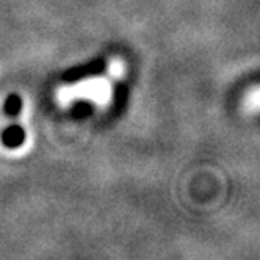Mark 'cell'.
I'll use <instances>...</instances> for the list:
<instances>
[{
    "label": "cell",
    "mask_w": 260,
    "mask_h": 260,
    "mask_svg": "<svg viewBox=\"0 0 260 260\" xmlns=\"http://www.w3.org/2000/svg\"><path fill=\"white\" fill-rule=\"evenodd\" d=\"M107 63L104 58H96V60H91L86 64H79V66H74L71 69H68L63 74V80L64 82H79L83 79H89V77H96L101 76V74L105 71Z\"/></svg>",
    "instance_id": "cell-1"
},
{
    "label": "cell",
    "mask_w": 260,
    "mask_h": 260,
    "mask_svg": "<svg viewBox=\"0 0 260 260\" xmlns=\"http://www.w3.org/2000/svg\"><path fill=\"white\" fill-rule=\"evenodd\" d=\"M92 113V107L88 102H77L72 107V116L76 119H83L88 118Z\"/></svg>",
    "instance_id": "cell-5"
},
{
    "label": "cell",
    "mask_w": 260,
    "mask_h": 260,
    "mask_svg": "<svg viewBox=\"0 0 260 260\" xmlns=\"http://www.w3.org/2000/svg\"><path fill=\"white\" fill-rule=\"evenodd\" d=\"M127 96H128V89L124 83H118L116 85V91H115V111L116 113H121L124 110L125 104H127Z\"/></svg>",
    "instance_id": "cell-3"
},
{
    "label": "cell",
    "mask_w": 260,
    "mask_h": 260,
    "mask_svg": "<svg viewBox=\"0 0 260 260\" xmlns=\"http://www.w3.org/2000/svg\"><path fill=\"white\" fill-rule=\"evenodd\" d=\"M2 141L10 149H16L25 141V132L24 128L19 125H10L8 128L4 130L2 134Z\"/></svg>",
    "instance_id": "cell-2"
},
{
    "label": "cell",
    "mask_w": 260,
    "mask_h": 260,
    "mask_svg": "<svg viewBox=\"0 0 260 260\" xmlns=\"http://www.w3.org/2000/svg\"><path fill=\"white\" fill-rule=\"evenodd\" d=\"M21 108H22V101H21V98L17 96V94H11L7 99V102H5V113L7 115L16 116L21 111Z\"/></svg>",
    "instance_id": "cell-4"
}]
</instances>
